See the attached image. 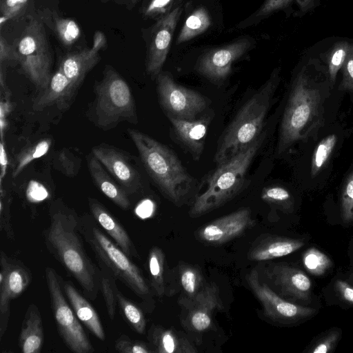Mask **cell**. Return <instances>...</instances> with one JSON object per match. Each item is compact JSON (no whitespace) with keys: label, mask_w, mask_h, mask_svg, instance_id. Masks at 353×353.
<instances>
[{"label":"cell","mask_w":353,"mask_h":353,"mask_svg":"<svg viewBox=\"0 0 353 353\" xmlns=\"http://www.w3.org/2000/svg\"><path fill=\"white\" fill-rule=\"evenodd\" d=\"M115 350L121 353H150L154 350L143 341L131 339L125 334L121 335L115 341Z\"/></svg>","instance_id":"ee69618b"},{"label":"cell","mask_w":353,"mask_h":353,"mask_svg":"<svg viewBox=\"0 0 353 353\" xmlns=\"http://www.w3.org/2000/svg\"><path fill=\"white\" fill-rule=\"evenodd\" d=\"M0 337L6 332L10 314V301L28 287L32 274L19 259L0 253Z\"/></svg>","instance_id":"8fae6325"},{"label":"cell","mask_w":353,"mask_h":353,"mask_svg":"<svg viewBox=\"0 0 353 353\" xmlns=\"http://www.w3.org/2000/svg\"><path fill=\"white\" fill-rule=\"evenodd\" d=\"M303 263L307 271L316 276L325 274L332 266L330 259L315 248L306 250L303 256Z\"/></svg>","instance_id":"d590c367"},{"label":"cell","mask_w":353,"mask_h":353,"mask_svg":"<svg viewBox=\"0 0 353 353\" xmlns=\"http://www.w3.org/2000/svg\"><path fill=\"white\" fill-rule=\"evenodd\" d=\"M117 305L126 321L139 334H144L146 321L141 309L134 302L127 299L118 289L117 292Z\"/></svg>","instance_id":"4dcf8cb0"},{"label":"cell","mask_w":353,"mask_h":353,"mask_svg":"<svg viewBox=\"0 0 353 353\" xmlns=\"http://www.w3.org/2000/svg\"><path fill=\"white\" fill-rule=\"evenodd\" d=\"M302 241L275 235H263L251 246L248 257L254 261L274 259L292 254L300 249Z\"/></svg>","instance_id":"44dd1931"},{"label":"cell","mask_w":353,"mask_h":353,"mask_svg":"<svg viewBox=\"0 0 353 353\" xmlns=\"http://www.w3.org/2000/svg\"><path fill=\"white\" fill-rule=\"evenodd\" d=\"M251 41L242 39L228 45L212 48L198 59L197 72L211 82H223L230 74L232 64L250 49Z\"/></svg>","instance_id":"7c38bea8"},{"label":"cell","mask_w":353,"mask_h":353,"mask_svg":"<svg viewBox=\"0 0 353 353\" xmlns=\"http://www.w3.org/2000/svg\"><path fill=\"white\" fill-rule=\"evenodd\" d=\"M148 339L155 352L160 353H190L196 350L190 341L176 332L153 325L148 332Z\"/></svg>","instance_id":"4316f807"},{"label":"cell","mask_w":353,"mask_h":353,"mask_svg":"<svg viewBox=\"0 0 353 353\" xmlns=\"http://www.w3.org/2000/svg\"><path fill=\"white\" fill-rule=\"evenodd\" d=\"M49 217V225L43 232L48 250L79 283L84 295L96 299L101 290L100 270L85 250L79 229V216L57 199L50 205Z\"/></svg>","instance_id":"6da1fadb"},{"label":"cell","mask_w":353,"mask_h":353,"mask_svg":"<svg viewBox=\"0 0 353 353\" xmlns=\"http://www.w3.org/2000/svg\"><path fill=\"white\" fill-rule=\"evenodd\" d=\"M293 2H296L303 12L309 11L314 6V0H265L254 15V18L263 19L276 10L285 8Z\"/></svg>","instance_id":"74e56055"},{"label":"cell","mask_w":353,"mask_h":353,"mask_svg":"<svg viewBox=\"0 0 353 353\" xmlns=\"http://www.w3.org/2000/svg\"><path fill=\"white\" fill-rule=\"evenodd\" d=\"M52 164L54 169L64 175L74 177L80 170L81 159L68 148H64L55 154Z\"/></svg>","instance_id":"e575fe53"},{"label":"cell","mask_w":353,"mask_h":353,"mask_svg":"<svg viewBox=\"0 0 353 353\" xmlns=\"http://www.w3.org/2000/svg\"><path fill=\"white\" fill-rule=\"evenodd\" d=\"M8 164V159L6 152V149L3 145V140H1V183L6 172V168Z\"/></svg>","instance_id":"816d5d0a"},{"label":"cell","mask_w":353,"mask_h":353,"mask_svg":"<svg viewBox=\"0 0 353 353\" xmlns=\"http://www.w3.org/2000/svg\"><path fill=\"white\" fill-rule=\"evenodd\" d=\"M61 285L64 294L79 320L97 339L104 341L105 334L95 309L71 282L61 279Z\"/></svg>","instance_id":"7402d4cb"},{"label":"cell","mask_w":353,"mask_h":353,"mask_svg":"<svg viewBox=\"0 0 353 353\" xmlns=\"http://www.w3.org/2000/svg\"><path fill=\"white\" fill-rule=\"evenodd\" d=\"M265 132L250 146L217 165L203 180L190 210L191 217H199L220 208L232 199L244 185L245 176L265 137Z\"/></svg>","instance_id":"277c9868"},{"label":"cell","mask_w":353,"mask_h":353,"mask_svg":"<svg viewBox=\"0 0 353 353\" xmlns=\"http://www.w3.org/2000/svg\"><path fill=\"white\" fill-rule=\"evenodd\" d=\"M157 92L159 103L167 117L194 120L208 105L203 95L176 83L168 72H160L157 76Z\"/></svg>","instance_id":"30bf717a"},{"label":"cell","mask_w":353,"mask_h":353,"mask_svg":"<svg viewBox=\"0 0 353 353\" xmlns=\"http://www.w3.org/2000/svg\"><path fill=\"white\" fill-rule=\"evenodd\" d=\"M182 12L180 6L161 18L154 26L149 46L146 70L152 77H157L166 60L173 34Z\"/></svg>","instance_id":"2e32d148"},{"label":"cell","mask_w":353,"mask_h":353,"mask_svg":"<svg viewBox=\"0 0 353 353\" xmlns=\"http://www.w3.org/2000/svg\"><path fill=\"white\" fill-rule=\"evenodd\" d=\"M107 41L105 35L101 32H96L93 37L92 47L101 50L105 49Z\"/></svg>","instance_id":"f907efd6"},{"label":"cell","mask_w":353,"mask_h":353,"mask_svg":"<svg viewBox=\"0 0 353 353\" xmlns=\"http://www.w3.org/2000/svg\"><path fill=\"white\" fill-rule=\"evenodd\" d=\"M255 224L249 208H243L203 225L198 237L210 244H223L241 235Z\"/></svg>","instance_id":"9a60e30c"},{"label":"cell","mask_w":353,"mask_h":353,"mask_svg":"<svg viewBox=\"0 0 353 353\" xmlns=\"http://www.w3.org/2000/svg\"><path fill=\"white\" fill-rule=\"evenodd\" d=\"M9 61H15L16 54L14 46H10L6 39L1 35L0 37V63L3 65V63Z\"/></svg>","instance_id":"c3c4849f"},{"label":"cell","mask_w":353,"mask_h":353,"mask_svg":"<svg viewBox=\"0 0 353 353\" xmlns=\"http://www.w3.org/2000/svg\"><path fill=\"white\" fill-rule=\"evenodd\" d=\"M341 218L345 223L353 221V169L345 180L341 203Z\"/></svg>","instance_id":"60d3db41"},{"label":"cell","mask_w":353,"mask_h":353,"mask_svg":"<svg viewBox=\"0 0 353 353\" xmlns=\"http://www.w3.org/2000/svg\"><path fill=\"white\" fill-rule=\"evenodd\" d=\"M11 198L1 191L0 230L10 240L14 239V232L11 216Z\"/></svg>","instance_id":"b9f144b4"},{"label":"cell","mask_w":353,"mask_h":353,"mask_svg":"<svg viewBox=\"0 0 353 353\" xmlns=\"http://www.w3.org/2000/svg\"><path fill=\"white\" fill-rule=\"evenodd\" d=\"M45 278L52 314L59 334L65 345L75 353L92 352L93 346L64 296L62 277L54 268L47 267L45 269Z\"/></svg>","instance_id":"9c48e42d"},{"label":"cell","mask_w":353,"mask_h":353,"mask_svg":"<svg viewBox=\"0 0 353 353\" xmlns=\"http://www.w3.org/2000/svg\"><path fill=\"white\" fill-rule=\"evenodd\" d=\"M99 51L92 46L89 49L69 53L62 59L59 67L75 88L99 61Z\"/></svg>","instance_id":"cb8c5ba5"},{"label":"cell","mask_w":353,"mask_h":353,"mask_svg":"<svg viewBox=\"0 0 353 353\" xmlns=\"http://www.w3.org/2000/svg\"><path fill=\"white\" fill-rule=\"evenodd\" d=\"M100 270V290L102 292L109 319L113 321L117 305V285L116 278L103 265L99 264Z\"/></svg>","instance_id":"f546056e"},{"label":"cell","mask_w":353,"mask_h":353,"mask_svg":"<svg viewBox=\"0 0 353 353\" xmlns=\"http://www.w3.org/2000/svg\"><path fill=\"white\" fill-rule=\"evenodd\" d=\"M44 333L41 315L38 307L31 303L26 309L19 336L22 353H39L43 344Z\"/></svg>","instance_id":"d4e9b609"},{"label":"cell","mask_w":353,"mask_h":353,"mask_svg":"<svg viewBox=\"0 0 353 353\" xmlns=\"http://www.w3.org/2000/svg\"><path fill=\"white\" fill-rule=\"evenodd\" d=\"M174 0H150L147 5L144 14L147 17H154L165 12Z\"/></svg>","instance_id":"bcb514c9"},{"label":"cell","mask_w":353,"mask_h":353,"mask_svg":"<svg viewBox=\"0 0 353 353\" xmlns=\"http://www.w3.org/2000/svg\"><path fill=\"white\" fill-rule=\"evenodd\" d=\"M339 338L338 332H332L328 336L321 341L312 350V353H326L334 346Z\"/></svg>","instance_id":"7dc6e473"},{"label":"cell","mask_w":353,"mask_h":353,"mask_svg":"<svg viewBox=\"0 0 353 353\" xmlns=\"http://www.w3.org/2000/svg\"><path fill=\"white\" fill-rule=\"evenodd\" d=\"M336 288L343 299L353 305V286L344 281L338 280Z\"/></svg>","instance_id":"681fc988"},{"label":"cell","mask_w":353,"mask_h":353,"mask_svg":"<svg viewBox=\"0 0 353 353\" xmlns=\"http://www.w3.org/2000/svg\"><path fill=\"white\" fill-rule=\"evenodd\" d=\"M51 141L42 140L24 149L17 158V163L13 172V176H17L23 168L32 161L44 155L50 147Z\"/></svg>","instance_id":"8d00e7d4"},{"label":"cell","mask_w":353,"mask_h":353,"mask_svg":"<svg viewBox=\"0 0 353 353\" xmlns=\"http://www.w3.org/2000/svg\"><path fill=\"white\" fill-rule=\"evenodd\" d=\"M174 134L179 143L198 160L202 154L210 123V118L203 115L194 120H185L168 117Z\"/></svg>","instance_id":"d6986e66"},{"label":"cell","mask_w":353,"mask_h":353,"mask_svg":"<svg viewBox=\"0 0 353 353\" xmlns=\"http://www.w3.org/2000/svg\"><path fill=\"white\" fill-rule=\"evenodd\" d=\"M269 279L283 294L306 301L311 292V281L301 270L283 263H276L266 270Z\"/></svg>","instance_id":"ac0fdd59"},{"label":"cell","mask_w":353,"mask_h":353,"mask_svg":"<svg viewBox=\"0 0 353 353\" xmlns=\"http://www.w3.org/2000/svg\"><path fill=\"white\" fill-rule=\"evenodd\" d=\"M338 141L335 134L324 137L316 146L312 157L310 174L315 177L326 165Z\"/></svg>","instance_id":"1f68e13d"},{"label":"cell","mask_w":353,"mask_h":353,"mask_svg":"<svg viewBox=\"0 0 353 353\" xmlns=\"http://www.w3.org/2000/svg\"><path fill=\"white\" fill-rule=\"evenodd\" d=\"M261 198L265 202L289 210L293 206V199L290 192L279 185H272L263 189Z\"/></svg>","instance_id":"f35d334b"},{"label":"cell","mask_w":353,"mask_h":353,"mask_svg":"<svg viewBox=\"0 0 353 353\" xmlns=\"http://www.w3.org/2000/svg\"><path fill=\"white\" fill-rule=\"evenodd\" d=\"M180 282L189 299L193 298L200 290L202 275L199 270L192 266L183 267L180 272Z\"/></svg>","instance_id":"ab89813d"},{"label":"cell","mask_w":353,"mask_h":353,"mask_svg":"<svg viewBox=\"0 0 353 353\" xmlns=\"http://www.w3.org/2000/svg\"><path fill=\"white\" fill-rule=\"evenodd\" d=\"M94 116L96 123L104 130L121 122L138 121L133 94L128 83L112 68L103 71L102 79L94 86Z\"/></svg>","instance_id":"52a82bcc"},{"label":"cell","mask_w":353,"mask_h":353,"mask_svg":"<svg viewBox=\"0 0 353 353\" xmlns=\"http://www.w3.org/2000/svg\"><path fill=\"white\" fill-rule=\"evenodd\" d=\"M92 153L128 195L139 192L141 187L140 174L125 152L103 143L94 147Z\"/></svg>","instance_id":"5bb4252c"},{"label":"cell","mask_w":353,"mask_h":353,"mask_svg":"<svg viewBox=\"0 0 353 353\" xmlns=\"http://www.w3.org/2000/svg\"><path fill=\"white\" fill-rule=\"evenodd\" d=\"M14 48L24 74L38 90L46 88L52 77V57L42 23L31 18Z\"/></svg>","instance_id":"ba28073f"},{"label":"cell","mask_w":353,"mask_h":353,"mask_svg":"<svg viewBox=\"0 0 353 353\" xmlns=\"http://www.w3.org/2000/svg\"><path fill=\"white\" fill-rule=\"evenodd\" d=\"M76 90L59 67L52 75L48 87L35 98L33 109L39 111L54 104L66 105Z\"/></svg>","instance_id":"484cf974"},{"label":"cell","mask_w":353,"mask_h":353,"mask_svg":"<svg viewBox=\"0 0 353 353\" xmlns=\"http://www.w3.org/2000/svg\"><path fill=\"white\" fill-rule=\"evenodd\" d=\"M352 45L346 41H341L336 43L327 52L328 78L332 85L335 83L337 74L342 68Z\"/></svg>","instance_id":"836d02e7"},{"label":"cell","mask_w":353,"mask_h":353,"mask_svg":"<svg viewBox=\"0 0 353 353\" xmlns=\"http://www.w3.org/2000/svg\"><path fill=\"white\" fill-rule=\"evenodd\" d=\"M341 69L342 80L339 90L353 94V44Z\"/></svg>","instance_id":"f6af8a7d"},{"label":"cell","mask_w":353,"mask_h":353,"mask_svg":"<svg viewBox=\"0 0 353 353\" xmlns=\"http://www.w3.org/2000/svg\"><path fill=\"white\" fill-rule=\"evenodd\" d=\"M91 214L114 242L129 256L139 257L136 247L128 232L111 212L95 198H88Z\"/></svg>","instance_id":"ffe728a7"},{"label":"cell","mask_w":353,"mask_h":353,"mask_svg":"<svg viewBox=\"0 0 353 353\" xmlns=\"http://www.w3.org/2000/svg\"><path fill=\"white\" fill-rule=\"evenodd\" d=\"M128 132L141 161L162 193L172 202L180 203L190 191L193 178L177 156L166 145L135 129Z\"/></svg>","instance_id":"5b68a950"},{"label":"cell","mask_w":353,"mask_h":353,"mask_svg":"<svg viewBox=\"0 0 353 353\" xmlns=\"http://www.w3.org/2000/svg\"><path fill=\"white\" fill-rule=\"evenodd\" d=\"M325 92L303 68L294 80L282 117L277 154L315 134L323 123Z\"/></svg>","instance_id":"7a4b0ae2"},{"label":"cell","mask_w":353,"mask_h":353,"mask_svg":"<svg viewBox=\"0 0 353 353\" xmlns=\"http://www.w3.org/2000/svg\"><path fill=\"white\" fill-rule=\"evenodd\" d=\"M52 17V28L61 43L66 46L74 43L81 35L78 23L70 18L60 17L56 13Z\"/></svg>","instance_id":"d6a6232c"},{"label":"cell","mask_w":353,"mask_h":353,"mask_svg":"<svg viewBox=\"0 0 353 353\" xmlns=\"http://www.w3.org/2000/svg\"><path fill=\"white\" fill-rule=\"evenodd\" d=\"M79 229L93 251L98 263L105 267L145 304L152 301L150 288L139 268L112 239L91 214H85L79 219Z\"/></svg>","instance_id":"8992f818"},{"label":"cell","mask_w":353,"mask_h":353,"mask_svg":"<svg viewBox=\"0 0 353 353\" xmlns=\"http://www.w3.org/2000/svg\"><path fill=\"white\" fill-rule=\"evenodd\" d=\"M280 82V68L241 107L221 137L214 156L216 165L232 158L263 133L265 119Z\"/></svg>","instance_id":"3957f363"},{"label":"cell","mask_w":353,"mask_h":353,"mask_svg":"<svg viewBox=\"0 0 353 353\" xmlns=\"http://www.w3.org/2000/svg\"><path fill=\"white\" fill-rule=\"evenodd\" d=\"M164 265L163 252L159 247H152L149 252L148 265L151 287L159 296L165 292Z\"/></svg>","instance_id":"f1b7e54d"},{"label":"cell","mask_w":353,"mask_h":353,"mask_svg":"<svg viewBox=\"0 0 353 353\" xmlns=\"http://www.w3.org/2000/svg\"><path fill=\"white\" fill-rule=\"evenodd\" d=\"M29 0H1L0 26H3L10 19L22 14L28 4Z\"/></svg>","instance_id":"7bdbcfd3"},{"label":"cell","mask_w":353,"mask_h":353,"mask_svg":"<svg viewBox=\"0 0 353 353\" xmlns=\"http://www.w3.org/2000/svg\"><path fill=\"white\" fill-rule=\"evenodd\" d=\"M211 25L208 11L203 7L194 10L186 19L176 39V44L188 41L203 33Z\"/></svg>","instance_id":"83f0119b"},{"label":"cell","mask_w":353,"mask_h":353,"mask_svg":"<svg viewBox=\"0 0 353 353\" xmlns=\"http://www.w3.org/2000/svg\"><path fill=\"white\" fill-rule=\"evenodd\" d=\"M248 282L263 305L265 315L274 321H293L310 316L315 312L313 308L303 307L280 297L265 283L260 282L256 270H252L248 274Z\"/></svg>","instance_id":"4fadbf2b"},{"label":"cell","mask_w":353,"mask_h":353,"mask_svg":"<svg viewBox=\"0 0 353 353\" xmlns=\"http://www.w3.org/2000/svg\"><path fill=\"white\" fill-rule=\"evenodd\" d=\"M87 164L90 176L98 189L120 208L128 210L130 205L129 195L108 174L92 153L88 156Z\"/></svg>","instance_id":"603a6c76"},{"label":"cell","mask_w":353,"mask_h":353,"mask_svg":"<svg viewBox=\"0 0 353 353\" xmlns=\"http://www.w3.org/2000/svg\"><path fill=\"white\" fill-rule=\"evenodd\" d=\"M188 303L186 324L196 332L208 330L212 326L214 312L223 308L219 289L215 283L205 285Z\"/></svg>","instance_id":"e0dca14e"}]
</instances>
